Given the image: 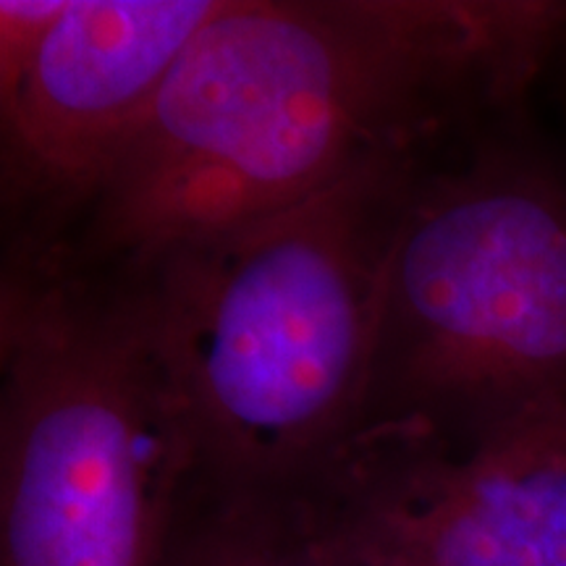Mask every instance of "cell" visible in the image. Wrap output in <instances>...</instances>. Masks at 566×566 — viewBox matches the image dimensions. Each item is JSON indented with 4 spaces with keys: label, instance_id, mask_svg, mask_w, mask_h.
<instances>
[{
    "label": "cell",
    "instance_id": "obj_4",
    "mask_svg": "<svg viewBox=\"0 0 566 566\" xmlns=\"http://www.w3.org/2000/svg\"><path fill=\"white\" fill-rule=\"evenodd\" d=\"M558 405H566V197L493 155L462 171H424L394 247L349 446L467 449Z\"/></svg>",
    "mask_w": 566,
    "mask_h": 566
},
{
    "label": "cell",
    "instance_id": "obj_1",
    "mask_svg": "<svg viewBox=\"0 0 566 566\" xmlns=\"http://www.w3.org/2000/svg\"><path fill=\"white\" fill-rule=\"evenodd\" d=\"M566 6L223 0L90 200L27 263L122 275L512 105Z\"/></svg>",
    "mask_w": 566,
    "mask_h": 566
},
{
    "label": "cell",
    "instance_id": "obj_8",
    "mask_svg": "<svg viewBox=\"0 0 566 566\" xmlns=\"http://www.w3.org/2000/svg\"><path fill=\"white\" fill-rule=\"evenodd\" d=\"M323 501V566H424L391 527L334 475H317Z\"/></svg>",
    "mask_w": 566,
    "mask_h": 566
},
{
    "label": "cell",
    "instance_id": "obj_3",
    "mask_svg": "<svg viewBox=\"0 0 566 566\" xmlns=\"http://www.w3.org/2000/svg\"><path fill=\"white\" fill-rule=\"evenodd\" d=\"M200 470L187 401L137 296L6 263L0 566H163Z\"/></svg>",
    "mask_w": 566,
    "mask_h": 566
},
{
    "label": "cell",
    "instance_id": "obj_2",
    "mask_svg": "<svg viewBox=\"0 0 566 566\" xmlns=\"http://www.w3.org/2000/svg\"><path fill=\"white\" fill-rule=\"evenodd\" d=\"M424 171V158L370 163L271 216L97 275L137 296L187 401L202 475L313 478L352 443Z\"/></svg>",
    "mask_w": 566,
    "mask_h": 566
},
{
    "label": "cell",
    "instance_id": "obj_7",
    "mask_svg": "<svg viewBox=\"0 0 566 566\" xmlns=\"http://www.w3.org/2000/svg\"><path fill=\"white\" fill-rule=\"evenodd\" d=\"M163 566H323L317 478L231 483L200 470Z\"/></svg>",
    "mask_w": 566,
    "mask_h": 566
},
{
    "label": "cell",
    "instance_id": "obj_6",
    "mask_svg": "<svg viewBox=\"0 0 566 566\" xmlns=\"http://www.w3.org/2000/svg\"><path fill=\"white\" fill-rule=\"evenodd\" d=\"M325 472L424 566H566V405L467 449L349 446Z\"/></svg>",
    "mask_w": 566,
    "mask_h": 566
},
{
    "label": "cell",
    "instance_id": "obj_5",
    "mask_svg": "<svg viewBox=\"0 0 566 566\" xmlns=\"http://www.w3.org/2000/svg\"><path fill=\"white\" fill-rule=\"evenodd\" d=\"M223 0H3L0 155L11 258L55 244Z\"/></svg>",
    "mask_w": 566,
    "mask_h": 566
}]
</instances>
